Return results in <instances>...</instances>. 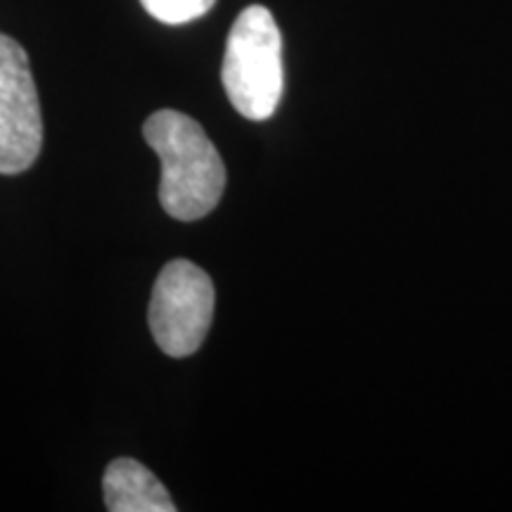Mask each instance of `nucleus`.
<instances>
[{"instance_id":"obj_1","label":"nucleus","mask_w":512,"mask_h":512,"mask_svg":"<svg viewBox=\"0 0 512 512\" xmlns=\"http://www.w3.org/2000/svg\"><path fill=\"white\" fill-rule=\"evenodd\" d=\"M145 143L162 164L159 202L171 219L211 214L226 190V166L204 128L188 114L159 110L143 124Z\"/></svg>"},{"instance_id":"obj_2","label":"nucleus","mask_w":512,"mask_h":512,"mask_svg":"<svg viewBox=\"0 0 512 512\" xmlns=\"http://www.w3.org/2000/svg\"><path fill=\"white\" fill-rule=\"evenodd\" d=\"M221 81L230 105L249 121H266L283 98V36L264 5L238 15L226 41Z\"/></svg>"},{"instance_id":"obj_5","label":"nucleus","mask_w":512,"mask_h":512,"mask_svg":"<svg viewBox=\"0 0 512 512\" xmlns=\"http://www.w3.org/2000/svg\"><path fill=\"white\" fill-rule=\"evenodd\" d=\"M105 505L112 512H174L164 484L133 458H117L102 477Z\"/></svg>"},{"instance_id":"obj_4","label":"nucleus","mask_w":512,"mask_h":512,"mask_svg":"<svg viewBox=\"0 0 512 512\" xmlns=\"http://www.w3.org/2000/svg\"><path fill=\"white\" fill-rule=\"evenodd\" d=\"M43 117L29 57L0 34V174L27 171L41 155Z\"/></svg>"},{"instance_id":"obj_6","label":"nucleus","mask_w":512,"mask_h":512,"mask_svg":"<svg viewBox=\"0 0 512 512\" xmlns=\"http://www.w3.org/2000/svg\"><path fill=\"white\" fill-rule=\"evenodd\" d=\"M140 3L159 22L176 27L207 15L216 0H140Z\"/></svg>"},{"instance_id":"obj_3","label":"nucleus","mask_w":512,"mask_h":512,"mask_svg":"<svg viewBox=\"0 0 512 512\" xmlns=\"http://www.w3.org/2000/svg\"><path fill=\"white\" fill-rule=\"evenodd\" d=\"M214 283L192 261H169L157 275L150 299V330L166 356L195 354L214 318Z\"/></svg>"}]
</instances>
